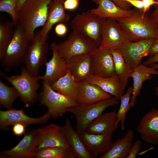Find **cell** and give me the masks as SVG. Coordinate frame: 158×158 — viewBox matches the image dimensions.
Masks as SVG:
<instances>
[{"label":"cell","mask_w":158,"mask_h":158,"mask_svg":"<svg viewBox=\"0 0 158 158\" xmlns=\"http://www.w3.org/2000/svg\"><path fill=\"white\" fill-rule=\"evenodd\" d=\"M62 128L66 140L76 158H94L86 147L79 134L73 128L69 118H67Z\"/></svg>","instance_id":"25"},{"label":"cell","mask_w":158,"mask_h":158,"mask_svg":"<svg viewBox=\"0 0 158 158\" xmlns=\"http://www.w3.org/2000/svg\"><path fill=\"white\" fill-rule=\"evenodd\" d=\"M78 84V103L79 104L95 103L111 97V95L98 86L85 81Z\"/></svg>","instance_id":"20"},{"label":"cell","mask_w":158,"mask_h":158,"mask_svg":"<svg viewBox=\"0 0 158 158\" xmlns=\"http://www.w3.org/2000/svg\"><path fill=\"white\" fill-rule=\"evenodd\" d=\"M134 131L128 130L122 138L118 139L113 142L109 150L101 155L99 158H127L133 143Z\"/></svg>","instance_id":"26"},{"label":"cell","mask_w":158,"mask_h":158,"mask_svg":"<svg viewBox=\"0 0 158 158\" xmlns=\"http://www.w3.org/2000/svg\"><path fill=\"white\" fill-rule=\"evenodd\" d=\"M12 22L0 24V61L4 57L7 47L13 36L14 30Z\"/></svg>","instance_id":"33"},{"label":"cell","mask_w":158,"mask_h":158,"mask_svg":"<svg viewBox=\"0 0 158 158\" xmlns=\"http://www.w3.org/2000/svg\"><path fill=\"white\" fill-rule=\"evenodd\" d=\"M56 44L52 43L50 48L52 52L51 58L44 64L46 71L42 76L38 75L39 80L51 84L64 75L68 70L67 62L59 55L57 51Z\"/></svg>","instance_id":"16"},{"label":"cell","mask_w":158,"mask_h":158,"mask_svg":"<svg viewBox=\"0 0 158 158\" xmlns=\"http://www.w3.org/2000/svg\"><path fill=\"white\" fill-rule=\"evenodd\" d=\"M36 130L38 143L36 151L46 147H70L64 134L62 126L51 123Z\"/></svg>","instance_id":"15"},{"label":"cell","mask_w":158,"mask_h":158,"mask_svg":"<svg viewBox=\"0 0 158 158\" xmlns=\"http://www.w3.org/2000/svg\"><path fill=\"white\" fill-rule=\"evenodd\" d=\"M109 49L113 59L115 75L125 90L128 83V79L131 78L132 71L128 67L118 47H112Z\"/></svg>","instance_id":"29"},{"label":"cell","mask_w":158,"mask_h":158,"mask_svg":"<svg viewBox=\"0 0 158 158\" xmlns=\"http://www.w3.org/2000/svg\"><path fill=\"white\" fill-rule=\"evenodd\" d=\"M117 6L121 8L126 10H129L131 5L128 2L123 0H112Z\"/></svg>","instance_id":"41"},{"label":"cell","mask_w":158,"mask_h":158,"mask_svg":"<svg viewBox=\"0 0 158 158\" xmlns=\"http://www.w3.org/2000/svg\"><path fill=\"white\" fill-rule=\"evenodd\" d=\"M56 34L59 36H63L67 32L68 29L66 25L63 23L57 24L54 28Z\"/></svg>","instance_id":"37"},{"label":"cell","mask_w":158,"mask_h":158,"mask_svg":"<svg viewBox=\"0 0 158 158\" xmlns=\"http://www.w3.org/2000/svg\"><path fill=\"white\" fill-rule=\"evenodd\" d=\"M92 75L108 78L115 75L114 61L109 49H95L91 54Z\"/></svg>","instance_id":"12"},{"label":"cell","mask_w":158,"mask_h":158,"mask_svg":"<svg viewBox=\"0 0 158 158\" xmlns=\"http://www.w3.org/2000/svg\"><path fill=\"white\" fill-rule=\"evenodd\" d=\"M157 63H158V54L151 55L143 62L142 64L145 66H147Z\"/></svg>","instance_id":"43"},{"label":"cell","mask_w":158,"mask_h":158,"mask_svg":"<svg viewBox=\"0 0 158 158\" xmlns=\"http://www.w3.org/2000/svg\"><path fill=\"white\" fill-rule=\"evenodd\" d=\"M155 89L156 91V94L158 97V86L156 87Z\"/></svg>","instance_id":"47"},{"label":"cell","mask_w":158,"mask_h":158,"mask_svg":"<svg viewBox=\"0 0 158 158\" xmlns=\"http://www.w3.org/2000/svg\"><path fill=\"white\" fill-rule=\"evenodd\" d=\"M49 46L37 34L35 35L29 49L25 63L28 72L34 76L39 75V71L47 61Z\"/></svg>","instance_id":"10"},{"label":"cell","mask_w":158,"mask_h":158,"mask_svg":"<svg viewBox=\"0 0 158 158\" xmlns=\"http://www.w3.org/2000/svg\"><path fill=\"white\" fill-rule=\"evenodd\" d=\"M97 5V8L90 10L91 13L101 18H118L129 16L134 9L126 10L117 6L112 0H92Z\"/></svg>","instance_id":"22"},{"label":"cell","mask_w":158,"mask_h":158,"mask_svg":"<svg viewBox=\"0 0 158 158\" xmlns=\"http://www.w3.org/2000/svg\"><path fill=\"white\" fill-rule=\"evenodd\" d=\"M157 54H158V38L155 39L149 52V55L150 56Z\"/></svg>","instance_id":"44"},{"label":"cell","mask_w":158,"mask_h":158,"mask_svg":"<svg viewBox=\"0 0 158 158\" xmlns=\"http://www.w3.org/2000/svg\"><path fill=\"white\" fill-rule=\"evenodd\" d=\"M158 75V71L153 66L147 67L140 64L132 72L131 78L133 81L132 96L130 101V109L133 108L137 102V98L140 95L143 83L150 80L152 75Z\"/></svg>","instance_id":"24"},{"label":"cell","mask_w":158,"mask_h":158,"mask_svg":"<svg viewBox=\"0 0 158 158\" xmlns=\"http://www.w3.org/2000/svg\"><path fill=\"white\" fill-rule=\"evenodd\" d=\"M65 0H53L50 4L46 21L38 33L44 41H47L49 32L54 25L66 23L70 19L71 15L66 13L63 6Z\"/></svg>","instance_id":"18"},{"label":"cell","mask_w":158,"mask_h":158,"mask_svg":"<svg viewBox=\"0 0 158 158\" xmlns=\"http://www.w3.org/2000/svg\"><path fill=\"white\" fill-rule=\"evenodd\" d=\"M67 62L68 69L76 83H79L86 81L92 76L91 54L75 56Z\"/></svg>","instance_id":"21"},{"label":"cell","mask_w":158,"mask_h":158,"mask_svg":"<svg viewBox=\"0 0 158 158\" xmlns=\"http://www.w3.org/2000/svg\"><path fill=\"white\" fill-rule=\"evenodd\" d=\"M51 86L55 91L78 103V84L75 80L69 69L66 74L52 83Z\"/></svg>","instance_id":"28"},{"label":"cell","mask_w":158,"mask_h":158,"mask_svg":"<svg viewBox=\"0 0 158 158\" xmlns=\"http://www.w3.org/2000/svg\"><path fill=\"white\" fill-rule=\"evenodd\" d=\"M132 5L137 9L142 12L143 8V4L142 0H123Z\"/></svg>","instance_id":"40"},{"label":"cell","mask_w":158,"mask_h":158,"mask_svg":"<svg viewBox=\"0 0 158 158\" xmlns=\"http://www.w3.org/2000/svg\"><path fill=\"white\" fill-rule=\"evenodd\" d=\"M155 39L129 41L118 47L131 71L142 64V60L144 57L149 55L150 49Z\"/></svg>","instance_id":"9"},{"label":"cell","mask_w":158,"mask_h":158,"mask_svg":"<svg viewBox=\"0 0 158 158\" xmlns=\"http://www.w3.org/2000/svg\"><path fill=\"white\" fill-rule=\"evenodd\" d=\"M36 158H76L70 147H46L36 151Z\"/></svg>","instance_id":"30"},{"label":"cell","mask_w":158,"mask_h":158,"mask_svg":"<svg viewBox=\"0 0 158 158\" xmlns=\"http://www.w3.org/2000/svg\"><path fill=\"white\" fill-rule=\"evenodd\" d=\"M53 0H28L18 13V23L27 39L32 42L35 30L44 25Z\"/></svg>","instance_id":"1"},{"label":"cell","mask_w":158,"mask_h":158,"mask_svg":"<svg viewBox=\"0 0 158 158\" xmlns=\"http://www.w3.org/2000/svg\"><path fill=\"white\" fill-rule=\"evenodd\" d=\"M142 145V142L141 140H136L132 145L127 158H136L139 154Z\"/></svg>","instance_id":"35"},{"label":"cell","mask_w":158,"mask_h":158,"mask_svg":"<svg viewBox=\"0 0 158 158\" xmlns=\"http://www.w3.org/2000/svg\"><path fill=\"white\" fill-rule=\"evenodd\" d=\"M104 19L92 13L88 10L77 14L71 21L70 24L72 31L92 40L98 47L101 40L102 29Z\"/></svg>","instance_id":"7"},{"label":"cell","mask_w":158,"mask_h":158,"mask_svg":"<svg viewBox=\"0 0 158 158\" xmlns=\"http://www.w3.org/2000/svg\"><path fill=\"white\" fill-rule=\"evenodd\" d=\"M119 100L114 97L88 104H78L69 112L75 116L76 121L77 132L79 134L84 131L87 126L102 114L108 107L118 104Z\"/></svg>","instance_id":"5"},{"label":"cell","mask_w":158,"mask_h":158,"mask_svg":"<svg viewBox=\"0 0 158 158\" xmlns=\"http://www.w3.org/2000/svg\"><path fill=\"white\" fill-rule=\"evenodd\" d=\"M79 135L86 147L94 157L107 152L113 143L111 135L91 134L85 131Z\"/></svg>","instance_id":"19"},{"label":"cell","mask_w":158,"mask_h":158,"mask_svg":"<svg viewBox=\"0 0 158 158\" xmlns=\"http://www.w3.org/2000/svg\"><path fill=\"white\" fill-rule=\"evenodd\" d=\"M136 129L144 142L150 144H158V109L153 108L145 114Z\"/></svg>","instance_id":"17"},{"label":"cell","mask_w":158,"mask_h":158,"mask_svg":"<svg viewBox=\"0 0 158 158\" xmlns=\"http://www.w3.org/2000/svg\"><path fill=\"white\" fill-rule=\"evenodd\" d=\"M117 111L115 110L102 114L87 126L85 131L91 134L111 135L116 130Z\"/></svg>","instance_id":"23"},{"label":"cell","mask_w":158,"mask_h":158,"mask_svg":"<svg viewBox=\"0 0 158 158\" xmlns=\"http://www.w3.org/2000/svg\"><path fill=\"white\" fill-rule=\"evenodd\" d=\"M39 99L40 104L45 106L51 116L54 118L63 116L78 104L68 97L55 91L49 84L44 81Z\"/></svg>","instance_id":"4"},{"label":"cell","mask_w":158,"mask_h":158,"mask_svg":"<svg viewBox=\"0 0 158 158\" xmlns=\"http://www.w3.org/2000/svg\"><path fill=\"white\" fill-rule=\"evenodd\" d=\"M0 75L17 90L24 104L28 105L35 102L40 87L38 76H32L23 67L21 68L20 75L8 76L1 72Z\"/></svg>","instance_id":"6"},{"label":"cell","mask_w":158,"mask_h":158,"mask_svg":"<svg viewBox=\"0 0 158 158\" xmlns=\"http://www.w3.org/2000/svg\"><path fill=\"white\" fill-rule=\"evenodd\" d=\"M28 0H18L16 8V11L18 13L24 5Z\"/></svg>","instance_id":"45"},{"label":"cell","mask_w":158,"mask_h":158,"mask_svg":"<svg viewBox=\"0 0 158 158\" xmlns=\"http://www.w3.org/2000/svg\"><path fill=\"white\" fill-rule=\"evenodd\" d=\"M15 27L13 38L4 57L0 61L6 71H8L11 68L25 63L31 43L25 37L18 23Z\"/></svg>","instance_id":"3"},{"label":"cell","mask_w":158,"mask_h":158,"mask_svg":"<svg viewBox=\"0 0 158 158\" xmlns=\"http://www.w3.org/2000/svg\"><path fill=\"white\" fill-rule=\"evenodd\" d=\"M47 111L39 118L28 116L23 109H16L13 108L5 111H0V128L7 130L8 127L16 123H21L26 127L32 124H39L46 123L51 117Z\"/></svg>","instance_id":"13"},{"label":"cell","mask_w":158,"mask_h":158,"mask_svg":"<svg viewBox=\"0 0 158 158\" xmlns=\"http://www.w3.org/2000/svg\"><path fill=\"white\" fill-rule=\"evenodd\" d=\"M142 12L138 9L130 16L116 20L126 33L129 41L136 42L158 38V27L146 13L142 16Z\"/></svg>","instance_id":"2"},{"label":"cell","mask_w":158,"mask_h":158,"mask_svg":"<svg viewBox=\"0 0 158 158\" xmlns=\"http://www.w3.org/2000/svg\"><path fill=\"white\" fill-rule=\"evenodd\" d=\"M130 41L121 25L116 20L105 19L102 25V38L99 48L109 49Z\"/></svg>","instance_id":"14"},{"label":"cell","mask_w":158,"mask_h":158,"mask_svg":"<svg viewBox=\"0 0 158 158\" xmlns=\"http://www.w3.org/2000/svg\"><path fill=\"white\" fill-rule=\"evenodd\" d=\"M155 0L158 2V0ZM153 6L154 9L150 14V15L152 20L158 27V4H155Z\"/></svg>","instance_id":"42"},{"label":"cell","mask_w":158,"mask_h":158,"mask_svg":"<svg viewBox=\"0 0 158 158\" xmlns=\"http://www.w3.org/2000/svg\"><path fill=\"white\" fill-rule=\"evenodd\" d=\"M18 0H0V11L8 14L15 27L18 22L19 14L16 10Z\"/></svg>","instance_id":"34"},{"label":"cell","mask_w":158,"mask_h":158,"mask_svg":"<svg viewBox=\"0 0 158 158\" xmlns=\"http://www.w3.org/2000/svg\"><path fill=\"white\" fill-rule=\"evenodd\" d=\"M143 4V8L142 16L148 12L151 6L155 4H158V2L155 0H142Z\"/></svg>","instance_id":"39"},{"label":"cell","mask_w":158,"mask_h":158,"mask_svg":"<svg viewBox=\"0 0 158 158\" xmlns=\"http://www.w3.org/2000/svg\"><path fill=\"white\" fill-rule=\"evenodd\" d=\"M26 126L21 123H16L13 125L12 130L13 134L18 136H21L25 133Z\"/></svg>","instance_id":"38"},{"label":"cell","mask_w":158,"mask_h":158,"mask_svg":"<svg viewBox=\"0 0 158 158\" xmlns=\"http://www.w3.org/2000/svg\"><path fill=\"white\" fill-rule=\"evenodd\" d=\"M150 65L151 66L154 67L158 71V63H157L152 64Z\"/></svg>","instance_id":"46"},{"label":"cell","mask_w":158,"mask_h":158,"mask_svg":"<svg viewBox=\"0 0 158 158\" xmlns=\"http://www.w3.org/2000/svg\"><path fill=\"white\" fill-rule=\"evenodd\" d=\"M133 90V87L129 86L126 92L122 96L120 99V105L116 112V119L115 125L116 130L120 123L122 130H123L125 129V121L126 114L128 111L131 109L130 103Z\"/></svg>","instance_id":"32"},{"label":"cell","mask_w":158,"mask_h":158,"mask_svg":"<svg viewBox=\"0 0 158 158\" xmlns=\"http://www.w3.org/2000/svg\"><path fill=\"white\" fill-rule=\"evenodd\" d=\"M38 138L36 129H32L24 134L23 138L15 147L2 151L0 157L3 158H35L38 145Z\"/></svg>","instance_id":"11"},{"label":"cell","mask_w":158,"mask_h":158,"mask_svg":"<svg viewBox=\"0 0 158 158\" xmlns=\"http://www.w3.org/2000/svg\"><path fill=\"white\" fill-rule=\"evenodd\" d=\"M86 81L99 87L106 92L120 100L125 90L117 77L115 75L103 78L92 75Z\"/></svg>","instance_id":"27"},{"label":"cell","mask_w":158,"mask_h":158,"mask_svg":"<svg viewBox=\"0 0 158 158\" xmlns=\"http://www.w3.org/2000/svg\"><path fill=\"white\" fill-rule=\"evenodd\" d=\"M20 97L17 90L10 87L0 79V103L6 110L12 109L14 101Z\"/></svg>","instance_id":"31"},{"label":"cell","mask_w":158,"mask_h":158,"mask_svg":"<svg viewBox=\"0 0 158 158\" xmlns=\"http://www.w3.org/2000/svg\"><path fill=\"white\" fill-rule=\"evenodd\" d=\"M98 47L92 40L73 31L66 40L56 44L58 53L67 62L77 56L91 54Z\"/></svg>","instance_id":"8"},{"label":"cell","mask_w":158,"mask_h":158,"mask_svg":"<svg viewBox=\"0 0 158 158\" xmlns=\"http://www.w3.org/2000/svg\"><path fill=\"white\" fill-rule=\"evenodd\" d=\"M80 0H65L63 3V6L66 10L73 11L78 7Z\"/></svg>","instance_id":"36"}]
</instances>
